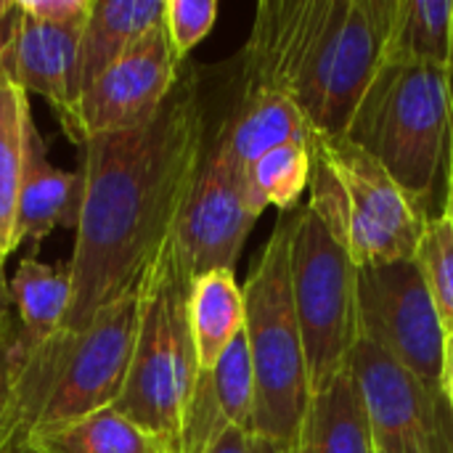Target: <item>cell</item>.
Segmentation results:
<instances>
[{
	"mask_svg": "<svg viewBox=\"0 0 453 453\" xmlns=\"http://www.w3.org/2000/svg\"><path fill=\"white\" fill-rule=\"evenodd\" d=\"M212 130L207 82L196 66H183L146 125L82 143V207L69 260L74 292L61 332H82L138 289L173 239Z\"/></svg>",
	"mask_w": 453,
	"mask_h": 453,
	"instance_id": "1",
	"label": "cell"
},
{
	"mask_svg": "<svg viewBox=\"0 0 453 453\" xmlns=\"http://www.w3.org/2000/svg\"><path fill=\"white\" fill-rule=\"evenodd\" d=\"M141 319V284L106 305L82 332H61L16 356L21 443L32 433L77 422L119 401ZM21 453V446H19Z\"/></svg>",
	"mask_w": 453,
	"mask_h": 453,
	"instance_id": "2",
	"label": "cell"
},
{
	"mask_svg": "<svg viewBox=\"0 0 453 453\" xmlns=\"http://www.w3.org/2000/svg\"><path fill=\"white\" fill-rule=\"evenodd\" d=\"M311 202L358 268L411 260L427 231L414 199L369 151L345 135L316 133L311 146Z\"/></svg>",
	"mask_w": 453,
	"mask_h": 453,
	"instance_id": "3",
	"label": "cell"
},
{
	"mask_svg": "<svg viewBox=\"0 0 453 453\" xmlns=\"http://www.w3.org/2000/svg\"><path fill=\"white\" fill-rule=\"evenodd\" d=\"M292 226L295 215L281 212L244 284V334L255 369V414L250 435L295 451L313 390L292 295Z\"/></svg>",
	"mask_w": 453,
	"mask_h": 453,
	"instance_id": "4",
	"label": "cell"
},
{
	"mask_svg": "<svg viewBox=\"0 0 453 453\" xmlns=\"http://www.w3.org/2000/svg\"><path fill=\"white\" fill-rule=\"evenodd\" d=\"M345 138L369 151L414 199H427L451 151L449 69L385 64L356 109Z\"/></svg>",
	"mask_w": 453,
	"mask_h": 453,
	"instance_id": "5",
	"label": "cell"
},
{
	"mask_svg": "<svg viewBox=\"0 0 453 453\" xmlns=\"http://www.w3.org/2000/svg\"><path fill=\"white\" fill-rule=\"evenodd\" d=\"M188 287L167 244L141 279V319L125 390L114 409L178 453L183 411L199 377Z\"/></svg>",
	"mask_w": 453,
	"mask_h": 453,
	"instance_id": "6",
	"label": "cell"
},
{
	"mask_svg": "<svg viewBox=\"0 0 453 453\" xmlns=\"http://www.w3.org/2000/svg\"><path fill=\"white\" fill-rule=\"evenodd\" d=\"M292 295L303 332L311 390L329 388L345 369L358 334V265L326 223L300 210L289 247Z\"/></svg>",
	"mask_w": 453,
	"mask_h": 453,
	"instance_id": "7",
	"label": "cell"
},
{
	"mask_svg": "<svg viewBox=\"0 0 453 453\" xmlns=\"http://www.w3.org/2000/svg\"><path fill=\"white\" fill-rule=\"evenodd\" d=\"M398 0H334L292 93L316 133L345 135L374 77L385 66Z\"/></svg>",
	"mask_w": 453,
	"mask_h": 453,
	"instance_id": "8",
	"label": "cell"
},
{
	"mask_svg": "<svg viewBox=\"0 0 453 453\" xmlns=\"http://www.w3.org/2000/svg\"><path fill=\"white\" fill-rule=\"evenodd\" d=\"M358 334L443 390L449 334L417 257L358 268Z\"/></svg>",
	"mask_w": 453,
	"mask_h": 453,
	"instance_id": "9",
	"label": "cell"
},
{
	"mask_svg": "<svg viewBox=\"0 0 453 453\" xmlns=\"http://www.w3.org/2000/svg\"><path fill=\"white\" fill-rule=\"evenodd\" d=\"M257 218L244 173L228 159L212 130L196 183L170 239L186 279L194 281L210 271H234Z\"/></svg>",
	"mask_w": 453,
	"mask_h": 453,
	"instance_id": "10",
	"label": "cell"
},
{
	"mask_svg": "<svg viewBox=\"0 0 453 453\" xmlns=\"http://www.w3.org/2000/svg\"><path fill=\"white\" fill-rule=\"evenodd\" d=\"M348 369L361 393L374 443L411 441L419 453H453V409L446 390L425 385L366 340L356 342Z\"/></svg>",
	"mask_w": 453,
	"mask_h": 453,
	"instance_id": "11",
	"label": "cell"
},
{
	"mask_svg": "<svg viewBox=\"0 0 453 453\" xmlns=\"http://www.w3.org/2000/svg\"><path fill=\"white\" fill-rule=\"evenodd\" d=\"M183 61L175 56L165 21L117 58L77 101L74 141L146 125L173 93Z\"/></svg>",
	"mask_w": 453,
	"mask_h": 453,
	"instance_id": "12",
	"label": "cell"
},
{
	"mask_svg": "<svg viewBox=\"0 0 453 453\" xmlns=\"http://www.w3.org/2000/svg\"><path fill=\"white\" fill-rule=\"evenodd\" d=\"M334 0H263L242 50V93L292 96Z\"/></svg>",
	"mask_w": 453,
	"mask_h": 453,
	"instance_id": "13",
	"label": "cell"
},
{
	"mask_svg": "<svg viewBox=\"0 0 453 453\" xmlns=\"http://www.w3.org/2000/svg\"><path fill=\"white\" fill-rule=\"evenodd\" d=\"M82 24H42L11 11L0 27V69L29 96H42L74 138V66Z\"/></svg>",
	"mask_w": 453,
	"mask_h": 453,
	"instance_id": "14",
	"label": "cell"
},
{
	"mask_svg": "<svg viewBox=\"0 0 453 453\" xmlns=\"http://www.w3.org/2000/svg\"><path fill=\"white\" fill-rule=\"evenodd\" d=\"M215 138L228 159L247 175L260 157L279 146H313L316 127L292 96L260 90L239 96L231 111L215 125Z\"/></svg>",
	"mask_w": 453,
	"mask_h": 453,
	"instance_id": "15",
	"label": "cell"
},
{
	"mask_svg": "<svg viewBox=\"0 0 453 453\" xmlns=\"http://www.w3.org/2000/svg\"><path fill=\"white\" fill-rule=\"evenodd\" d=\"M82 207V173H69L56 167L40 138V130L32 127L27 143V165L19 188L16 207V239L40 244L58 226L77 228Z\"/></svg>",
	"mask_w": 453,
	"mask_h": 453,
	"instance_id": "16",
	"label": "cell"
},
{
	"mask_svg": "<svg viewBox=\"0 0 453 453\" xmlns=\"http://www.w3.org/2000/svg\"><path fill=\"white\" fill-rule=\"evenodd\" d=\"M162 21L165 0H93L77 45L74 98Z\"/></svg>",
	"mask_w": 453,
	"mask_h": 453,
	"instance_id": "17",
	"label": "cell"
},
{
	"mask_svg": "<svg viewBox=\"0 0 453 453\" xmlns=\"http://www.w3.org/2000/svg\"><path fill=\"white\" fill-rule=\"evenodd\" d=\"M8 284L16 311L13 353L27 356L61 334L74 292L72 268L69 263H40L37 257H24Z\"/></svg>",
	"mask_w": 453,
	"mask_h": 453,
	"instance_id": "18",
	"label": "cell"
},
{
	"mask_svg": "<svg viewBox=\"0 0 453 453\" xmlns=\"http://www.w3.org/2000/svg\"><path fill=\"white\" fill-rule=\"evenodd\" d=\"M292 453H377L374 433L350 369L329 388L313 393Z\"/></svg>",
	"mask_w": 453,
	"mask_h": 453,
	"instance_id": "19",
	"label": "cell"
},
{
	"mask_svg": "<svg viewBox=\"0 0 453 453\" xmlns=\"http://www.w3.org/2000/svg\"><path fill=\"white\" fill-rule=\"evenodd\" d=\"M247 303L234 271H210L188 287V326L199 372L215 369L223 353L244 332Z\"/></svg>",
	"mask_w": 453,
	"mask_h": 453,
	"instance_id": "20",
	"label": "cell"
},
{
	"mask_svg": "<svg viewBox=\"0 0 453 453\" xmlns=\"http://www.w3.org/2000/svg\"><path fill=\"white\" fill-rule=\"evenodd\" d=\"M21 453H173L119 409L109 406L77 422L24 438Z\"/></svg>",
	"mask_w": 453,
	"mask_h": 453,
	"instance_id": "21",
	"label": "cell"
},
{
	"mask_svg": "<svg viewBox=\"0 0 453 453\" xmlns=\"http://www.w3.org/2000/svg\"><path fill=\"white\" fill-rule=\"evenodd\" d=\"M32 111L27 93L0 69V260L19 250L16 207L27 165V143L32 133Z\"/></svg>",
	"mask_w": 453,
	"mask_h": 453,
	"instance_id": "22",
	"label": "cell"
},
{
	"mask_svg": "<svg viewBox=\"0 0 453 453\" xmlns=\"http://www.w3.org/2000/svg\"><path fill=\"white\" fill-rule=\"evenodd\" d=\"M451 29V0H398L385 64H419L449 69Z\"/></svg>",
	"mask_w": 453,
	"mask_h": 453,
	"instance_id": "23",
	"label": "cell"
},
{
	"mask_svg": "<svg viewBox=\"0 0 453 453\" xmlns=\"http://www.w3.org/2000/svg\"><path fill=\"white\" fill-rule=\"evenodd\" d=\"M311 146L303 143H287L260 157L244 175L255 212L263 215L268 207L289 212L303 191L311 188Z\"/></svg>",
	"mask_w": 453,
	"mask_h": 453,
	"instance_id": "24",
	"label": "cell"
},
{
	"mask_svg": "<svg viewBox=\"0 0 453 453\" xmlns=\"http://www.w3.org/2000/svg\"><path fill=\"white\" fill-rule=\"evenodd\" d=\"M417 263L430 287L433 303L441 313L446 334L453 332V223L443 212L427 223V231L417 250Z\"/></svg>",
	"mask_w": 453,
	"mask_h": 453,
	"instance_id": "25",
	"label": "cell"
},
{
	"mask_svg": "<svg viewBox=\"0 0 453 453\" xmlns=\"http://www.w3.org/2000/svg\"><path fill=\"white\" fill-rule=\"evenodd\" d=\"M218 19L215 0H165V27L180 61L210 35Z\"/></svg>",
	"mask_w": 453,
	"mask_h": 453,
	"instance_id": "26",
	"label": "cell"
},
{
	"mask_svg": "<svg viewBox=\"0 0 453 453\" xmlns=\"http://www.w3.org/2000/svg\"><path fill=\"white\" fill-rule=\"evenodd\" d=\"M19 395L13 345L0 342V453H19Z\"/></svg>",
	"mask_w": 453,
	"mask_h": 453,
	"instance_id": "27",
	"label": "cell"
},
{
	"mask_svg": "<svg viewBox=\"0 0 453 453\" xmlns=\"http://www.w3.org/2000/svg\"><path fill=\"white\" fill-rule=\"evenodd\" d=\"M16 5L24 16L35 21L69 27V24H82L88 19L93 0H19Z\"/></svg>",
	"mask_w": 453,
	"mask_h": 453,
	"instance_id": "28",
	"label": "cell"
},
{
	"mask_svg": "<svg viewBox=\"0 0 453 453\" xmlns=\"http://www.w3.org/2000/svg\"><path fill=\"white\" fill-rule=\"evenodd\" d=\"M0 342L5 345L16 342V311H13L11 284L3 276V260H0Z\"/></svg>",
	"mask_w": 453,
	"mask_h": 453,
	"instance_id": "29",
	"label": "cell"
},
{
	"mask_svg": "<svg viewBox=\"0 0 453 453\" xmlns=\"http://www.w3.org/2000/svg\"><path fill=\"white\" fill-rule=\"evenodd\" d=\"M210 453H250V435L244 430H228Z\"/></svg>",
	"mask_w": 453,
	"mask_h": 453,
	"instance_id": "30",
	"label": "cell"
},
{
	"mask_svg": "<svg viewBox=\"0 0 453 453\" xmlns=\"http://www.w3.org/2000/svg\"><path fill=\"white\" fill-rule=\"evenodd\" d=\"M443 390L453 409V332L446 337V366H443Z\"/></svg>",
	"mask_w": 453,
	"mask_h": 453,
	"instance_id": "31",
	"label": "cell"
},
{
	"mask_svg": "<svg viewBox=\"0 0 453 453\" xmlns=\"http://www.w3.org/2000/svg\"><path fill=\"white\" fill-rule=\"evenodd\" d=\"M250 453H292V449H284V446H279L273 441L250 435Z\"/></svg>",
	"mask_w": 453,
	"mask_h": 453,
	"instance_id": "32",
	"label": "cell"
},
{
	"mask_svg": "<svg viewBox=\"0 0 453 453\" xmlns=\"http://www.w3.org/2000/svg\"><path fill=\"white\" fill-rule=\"evenodd\" d=\"M377 453H419V449L411 441H388L377 443Z\"/></svg>",
	"mask_w": 453,
	"mask_h": 453,
	"instance_id": "33",
	"label": "cell"
},
{
	"mask_svg": "<svg viewBox=\"0 0 453 453\" xmlns=\"http://www.w3.org/2000/svg\"><path fill=\"white\" fill-rule=\"evenodd\" d=\"M446 215L453 223V138H451V151H449V191H446Z\"/></svg>",
	"mask_w": 453,
	"mask_h": 453,
	"instance_id": "34",
	"label": "cell"
},
{
	"mask_svg": "<svg viewBox=\"0 0 453 453\" xmlns=\"http://www.w3.org/2000/svg\"><path fill=\"white\" fill-rule=\"evenodd\" d=\"M16 8V3L13 0H0V27L5 24V19L11 16V11Z\"/></svg>",
	"mask_w": 453,
	"mask_h": 453,
	"instance_id": "35",
	"label": "cell"
},
{
	"mask_svg": "<svg viewBox=\"0 0 453 453\" xmlns=\"http://www.w3.org/2000/svg\"><path fill=\"white\" fill-rule=\"evenodd\" d=\"M449 82H451V93H453V29H451V58H449Z\"/></svg>",
	"mask_w": 453,
	"mask_h": 453,
	"instance_id": "36",
	"label": "cell"
},
{
	"mask_svg": "<svg viewBox=\"0 0 453 453\" xmlns=\"http://www.w3.org/2000/svg\"><path fill=\"white\" fill-rule=\"evenodd\" d=\"M5 21H8V19H5Z\"/></svg>",
	"mask_w": 453,
	"mask_h": 453,
	"instance_id": "37",
	"label": "cell"
}]
</instances>
